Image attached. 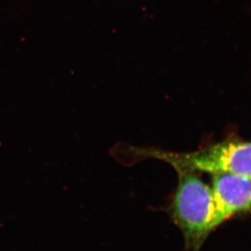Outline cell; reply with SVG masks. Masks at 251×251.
<instances>
[{
  "label": "cell",
  "instance_id": "6da1fadb",
  "mask_svg": "<svg viewBox=\"0 0 251 251\" xmlns=\"http://www.w3.org/2000/svg\"><path fill=\"white\" fill-rule=\"evenodd\" d=\"M112 155L124 165L156 159L170 164L177 173L232 174L251 179V142L223 141L184 153L119 143L112 150Z\"/></svg>",
  "mask_w": 251,
  "mask_h": 251
},
{
  "label": "cell",
  "instance_id": "3957f363",
  "mask_svg": "<svg viewBox=\"0 0 251 251\" xmlns=\"http://www.w3.org/2000/svg\"><path fill=\"white\" fill-rule=\"evenodd\" d=\"M213 229L235 214L251 209V179L232 174H215L212 179Z\"/></svg>",
  "mask_w": 251,
  "mask_h": 251
},
{
  "label": "cell",
  "instance_id": "7a4b0ae2",
  "mask_svg": "<svg viewBox=\"0 0 251 251\" xmlns=\"http://www.w3.org/2000/svg\"><path fill=\"white\" fill-rule=\"evenodd\" d=\"M177 173V187L167 211L182 232L185 251H198L214 230L212 191L196 173Z\"/></svg>",
  "mask_w": 251,
  "mask_h": 251
}]
</instances>
